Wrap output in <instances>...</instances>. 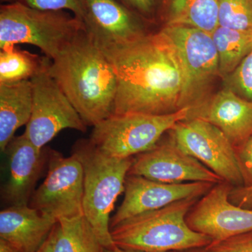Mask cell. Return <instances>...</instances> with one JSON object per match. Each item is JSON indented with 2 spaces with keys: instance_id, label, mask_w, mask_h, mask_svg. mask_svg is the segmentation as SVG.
I'll return each instance as SVG.
<instances>
[{
  "instance_id": "cell-30",
  "label": "cell",
  "mask_w": 252,
  "mask_h": 252,
  "mask_svg": "<svg viewBox=\"0 0 252 252\" xmlns=\"http://www.w3.org/2000/svg\"><path fill=\"white\" fill-rule=\"evenodd\" d=\"M0 252H20L9 243L0 239Z\"/></svg>"
},
{
  "instance_id": "cell-2",
  "label": "cell",
  "mask_w": 252,
  "mask_h": 252,
  "mask_svg": "<svg viewBox=\"0 0 252 252\" xmlns=\"http://www.w3.org/2000/svg\"><path fill=\"white\" fill-rule=\"evenodd\" d=\"M49 70L86 126L114 114L115 67L84 30L51 61Z\"/></svg>"
},
{
  "instance_id": "cell-8",
  "label": "cell",
  "mask_w": 252,
  "mask_h": 252,
  "mask_svg": "<svg viewBox=\"0 0 252 252\" xmlns=\"http://www.w3.org/2000/svg\"><path fill=\"white\" fill-rule=\"evenodd\" d=\"M51 60L31 79L32 110L24 135L34 147L44 149L65 129L86 132L87 126L49 73Z\"/></svg>"
},
{
  "instance_id": "cell-11",
  "label": "cell",
  "mask_w": 252,
  "mask_h": 252,
  "mask_svg": "<svg viewBox=\"0 0 252 252\" xmlns=\"http://www.w3.org/2000/svg\"><path fill=\"white\" fill-rule=\"evenodd\" d=\"M233 187L225 182L214 185L189 210L186 217L189 226L213 241L252 231V210L228 199Z\"/></svg>"
},
{
  "instance_id": "cell-21",
  "label": "cell",
  "mask_w": 252,
  "mask_h": 252,
  "mask_svg": "<svg viewBox=\"0 0 252 252\" xmlns=\"http://www.w3.org/2000/svg\"><path fill=\"white\" fill-rule=\"evenodd\" d=\"M218 54L220 77L234 72L252 50V32L219 26L211 34Z\"/></svg>"
},
{
  "instance_id": "cell-10",
  "label": "cell",
  "mask_w": 252,
  "mask_h": 252,
  "mask_svg": "<svg viewBox=\"0 0 252 252\" xmlns=\"http://www.w3.org/2000/svg\"><path fill=\"white\" fill-rule=\"evenodd\" d=\"M45 180L32 196L31 207L59 220L84 215V169L74 154L49 149Z\"/></svg>"
},
{
  "instance_id": "cell-4",
  "label": "cell",
  "mask_w": 252,
  "mask_h": 252,
  "mask_svg": "<svg viewBox=\"0 0 252 252\" xmlns=\"http://www.w3.org/2000/svg\"><path fill=\"white\" fill-rule=\"evenodd\" d=\"M84 169V215L105 248L115 246L110 230V215L119 195L125 190L126 179L134 157L118 158L99 150L89 139L74 144L72 153Z\"/></svg>"
},
{
  "instance_id": "cell-31",
  "label": "cell",
  "mask_w": 252,
  "mask_h": 252,
  "mask_svg": "<svg viewBox=\"0 0 252 252\" xmlns=\"http://www.w3.org/2000/svg\"><path fill=\"white\" fill-rule=\"evenodd\" d=\"M104 252H143L140 251H136V250H126L119 248V247L114 246L111 248H104Z\"/></svg>"
},
{
  "instance_id": "cell-32",
  "label": "cell",
  "mask_w": 252,
  "mask_h": 252,
  "mask_svg": "<svg viewBox=\"0 0 252 252\" xmlns=\"http://www.w3.org/2000/svg\"><path fill=\"white\" fill-rule=\"evenodd\" d=\"M37 252H51V243L50 235L48 238L46 239V241L44 242V243L43 244L42 246L38 250Z\"/></svg>"
},
{
  "instance_id": "cell-7",
  "label": "cell",
  "mask_w": 252,
  "mask_h": 252,
  "mask_svg": "<svg viewBox=\"0 0 252 252\" xmlns=\"http://www.w3.org/2000/svg\"><path fill=\"white\" fill-rule=\"evenodd\" d=\"M160 30L173 42L183 66L185 85L180 109L193 108L209 97L212 84L220 77L218 54L211 34L185 26Z\"/></svg>"
},
{
  "instance_id": "cell-1",
  "label": "cell",
  "mask_w": 252,
  "mask_h": 252,
  "mask_svg": "<svg viewBox=\"0 0 252 252\" xmlns=\"http://www.w3.org/2000/svg\"><path fill=\"white\" fill-rule=\"evenodd\" d=\"M100 49L117 72L114 114L161 115L180 109L185 72L175 46L161 30Z\"/></svg>"
},
{
  "instance_id": "cell-6",
  "label": "cell",
  "mask_w": 252,
  "mask_h": 252,
  "mask_svg": "<svg viewBox=\"0 0 252 252\" xmlns=\"http://www.w3.org/2000/svg\"><path fill=\"white\" fill-rule=\"evenodd\" d=\"M190 107L171 114H113L94 126L90 140L102 153L118 158L135 157L154 148L165 132L189 117Z\"/></svg>"
},
{
  "instance_id": "cell-33",
  "label": "cell",
  "mask_w": 252,
  "mask_h": 252,
  "mask_svg": "<svg viewBox=\"0 0 252 252\" xmlns=\"http://www.w3.org/2000/svg\"><path fill=\"white\" fill-rule=\"evenodd\" d=\"M171 252H208L205 248V247L203 248H197L189 249V250H182V251H175Z\"/></svg>"
},
{
  "instance_id": "cell-19",
  "label": "cell",
  "mask_w": 252,
  "mask_h": 252,
  "mask_svg": "<svg viewBox=\"0 0 252 252\" xmlns=\"http://www.w3.org/2000/svg\"><path fill=\"white\" fill-rule=\"evenodd\" d=\"M164 26L197 28L212 34L219 26L218 0H162Z\"/></svg>"
},
{
  "instance_id": "cell-16",
  "label": "cell",
  "mask_w": 252,
  "mask_h": 252,
  "mask_svg": "<svg viewBox=\"0 0 252 252\" xmlns=\"http://www.w3.org/2000/svg\"><path fill=\"white\" fill-rule=\"evenodd\" d=\"M188 118L201 119L216 126L235 149L252 136V102L226 87L190 109Z\"/></svg>"
},
{
  "instance_id": "cell-28",
  "label": "cell",
  "mask_w": 252,
  "mask_h": 252,
  "mask_svg": "<svg viewBox=\"0 0 252 252\" xmlns=\"http://www.w3.org/2000/svg\"><path fill=\"white\" fill-rule=\"evenodd\" d=\"M127 8L149 19L155 12L159 0H118Z\"/></svg>"
},
{
  "instance_id": "cell-3",
  "label": "cell",
  "mask_w": 252,
  "mask_h": 252,
  "mask_svg": "<svg viewBox=\"0 0 252 252\" xmlns=\"http://www.w3.org/2000/svg\"><path fill=\"white\" fill-rule=\"evenodd\" d=\"M200 198L179 200L121 222L110 229L114 245L143 252H171L207 246L212 239L191 229L186 220L189 210Z\"/></svg>"
},
{
  "instance_id": "cell-12",
  "label": "cell",
  "mask_w": 252,
  "mask_h": 252,
  "mask_svg": "<svg viewBox=\"0 0 252 252\" xmlns=\"http://www.w3.org/2000/svg\"><path fill=\"white\" fill-rule=\"evenodd\" d=\"M127 175L142 176L168 184L223 182L215 172L189 155L169 138L150 150L134 157Z\"/></svg>"
},
{
  "instance_id": "cell-29",
  "label": "cell",
  "mask_w": 252,
  "mask_h": 252,
  "mask_svg": "<svg viewBox=\"0 0 252 252\" xmlns=\"http://www.w3.org/2000/svg\"><path fill=\"white\" fill-rule=\"evenodd\" d=\"M228 199L235 205L252 210V187H233Z\"/></svg>"
},
{
  "instance_id": "cell-26",
  "label": "cell",
  "mask_w": 252,
  "mask_h": 252,
  "mask_svg": "<svg viewBox=\"0 0 252 252\" xmlns=\"http://www.w3.org/2000/svg\"><path fill=\"white\" fill-rule=\"evenodd\" d=\"M205 248L208 252H252V231L212 242Z\"/></svg>"
},
{
  "instance_id": "cell-15",
  "label": "cell",
  "mask_w": 252,
  "mask_h": 252,
  "mask_svg": "<svg viewBox=\"0 0 252 252\" xmlns=\"http://www.w3.org/2000/svg\"><path fill=\"white\" fill-rule=\"evenodd\" d=\"M4 153L8 157L9 175L3 189V198L9 206L27 205L48 163L49 149L36 148L23 133L15 136Z\"/></svg>"
},
{
  "instance_id": "cell-22",
  "label": "cell",
  "mask_w": 252,
  "mask_h": 252,
  "mask_svg": "<svg viewBox=\"0 0 252 252\" xmlns=\"http://www.w3.org/2000/svg\"><path fill=\"white\" fill-rule=\"evenodd\" d=\"M46 56H39L20 49L16 45L0 49V84H13L31 80L49 61Z\"/></svg>"
},
{
  "instance_id": "cell-27",
  "label": "cell",
  "mask_w": 252,
  "mask_h": 252,
  "mask_svg": "<svg viewBox=\"0 0 252 252\" xmlns=\"http://www.w3.org/2000/svg\"><path fill=\"white\" fill-rule=\"evenodd\" d=\"M235 151L243 176V187H252V136L241 147L235 149Z\"/></svg>"
},
{
  "instance_id": "cell-14",
  "label": "cell",
  "mask_w": 252,
  "mask_h": 252,
  "mask_svg": "<svg viewBox=\"0 0 252 252\" xmlns=\"http://www.w3.org/2000/svg\"><path fill=\"white\" fill-rule=\"evenodd\" d=\"M144 19L118 0H85L84 31L99 49L150 34Z\"/></svg>"
},
{
  "instance_id": "cell-17",
  "label": "cell",
  "mask_w": 252,
  "mask_h": 252,
  "mask_svg": "<svg viewBox=\"0 0 252 252\" xmlns=\"http://www.w3.org/2000/svg\"><path fill=\"white\" fill-rule=\"evenodd\" d=\"M57 222L28 205L9 206L0 212V239L20 252H37Z\"/></svg>"
},
{
  "instance_id": "cell-13",
  "label": "cell",
  "mask_w": 252,
  "mask_h": 252,
  "mask_svg": "<svg viewBox=\"0 0 252 252\" xmlns=\"http://www.w3.org/2000/svg\"><path fill=\"white\" fill-rule=\"evenodd\" d=\"M214 185L201 182L163 183L142 176L127 175L124 200L111 219L110 229L121 222L144 212L158 210L190 197H202Z\"/></svg>"
},
{
  "instance_id": "cell-23",
  "label": "cell",
  "mask_w": 252,
  "mask_h": 252,
  "mask_svg": "<svg viewBox=\"0 0 252 252\" xmlns=\"http://www.w3.org/2000/svg\"><path fill=\"white\" fill-rule=\"evenodd\" d=\"M219 26L252 32V0H218Z\"/></svg>"
},
{
  "instance_id": "cell-9",
  "label": "cell",
  "mask_w": 252,
  "mask_h": 252,
  "mask_svg": "<svg viewBox=\"0 0 252 252\" xmlns=\"http://www.w3.org/2000/svg\"><path fill=\"white\" fill-rule=\"evenodd\" d=\"M167 132L177 147L223 182L233 187H243L234 147L216 126L201 119L188 118L177 123Z\"/></svg>"
},
{
  "instance_id": "cell-25",
  "label": "cell",
  "mask_w": 252,
  "mask_h": 252,
  "mask_svg": "<svg viewBox=\"0 0 252 252\" xmlns=\"http://www.w3.org/2000/svg\"><path fill=\"white\" fill-rule=\"evenodd\" d=\"M1 4L18 3L43 11H69L80 21L85 14V0H0ZM83 23V22H82Z\"/></svg>"
},
{
  "instance_id": "cell-18",
  "label": "cell",
  "mask_w": 252,
  "mask_h": 252,
  "mask_svg": "<svg viewBox=\"0 0 252 252\" xmlns=\"http://www.w3.org/2000/svg\"><path fill=\"white\" fill-rule=\"evenodd\" d=\"M32 104L31 80L0 84V149L3 153L16 130L29 122Z\"/></svg>"
},
{
  "instance_id": "cell-20",
  "label": "cell",
  "mask_w": 252,
  "mask_h": 252,
  "mask_svg": "<svg viewBox=\"0 0 252 252\" xmlns=\"http://www.w3.org/2000/svg\"><path fill=\"white\" fill-rule=\"evenodd\" d=\"M50 238L51 252H104L105 248L84 215L58 220Z\"/></svg>"
},
{
  "instance_id": "cell-5",
  "label": "cell",
  "mask_w": 252,
  "mask_h": 252,
  "mask_svg": "<svg viewBox=\"0 0 252 252\" xmlns=\"http://www.w3.org/2000/svg\"><path fill=\"white\" fill-rule=\"evenodd\" d=\"M84 30L82 21L66 11H43L18 3L0 6V49L30 44L52 61Z\"/></svg>"
},
{
  "instance_id": "cell-24",
  "label": "cell",
  "mask_w": 252,
  "mask_h": 252,
  "mask_svg": "<svg viewBox=\"0 0 252 252\" xmlns=\"http://www.w3.org/2000/svg\"><path fill=\"white\" fill-rule=\"evenodd\" d=\"M223 81L224 87L252 102V50L234 72Z\"/></svg>"
}]
</instances>
